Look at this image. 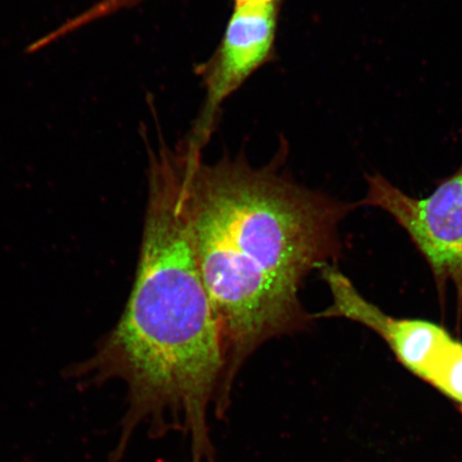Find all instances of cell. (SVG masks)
Instances as JSON below:
<instances>
[{"label": "cell", "mask_w": 462, "mask_h": 462, "mask_svg": "<svg viewBox=\"0 0 462 462\" xmlns=\"http://www.w3.org/2000/svg\"><path fill=\"white\" fill-rule=\"evenodd\" d=\"M277 16L279 0L235 5L221 45L202 69L205 101L192 131L182 143L189 152L202 153L223 103L273 55Z\"/></svg>", "instance_id": "obj_5"}, {"label": "cell", "mask_w": 462, "mask_h": 462, "mask_svg": "<svg viewBox=\"0 0 462 462\" xmlns=\"http://www.w3.org/2000/svg\"><path fill=\"white\" fill-rule=\"evenodd\" d=\"M143 0H100L87 10V15L92 22H96L108 15L115 14L120 10L130 9L141 4Z\"/></svg>", "instance_id": "obj_6"}, {"label": "cell", "mask_w": 462, "mask_h": 462, "mask_svg": "<svg viewBox=\"0 0 462 462\" xmlns=\"http://www.w3.org/2000/svg\"><path fill=\"white\" fill-rule=\"evenodd\" d=\"M273 2V0H234L235 5H251V4H263Z\"/></svg>", "instance_id": "obj_7"}, {"label": "cell", "mask_w": 462, "mask_h": 462, "mask_svg": "<svg viewBox=\"0 0 462 462\" xmlns=\"http://www.w3.org/2000/svg\"><path fill=\"white\" fill-rule=\"evenodd\" d=\"M461 412H462V407H461Z\"/></svg>", "instance_id": "obj_8"}, {"label": "cell", "mask_w": 462, "mask_h": 462, "mask_svg": "<svg viewBox=\"0 0 462 462\" xmlns=\"http://www.w3.org/2000/svg\"><path fill=\"white\" fill-rule=\"evenodd\" d=\"M321 273L332 304L320 317L344 318L366 327L383 339L404 368L462 407V340L436 322L384 313L357 291L337 264Z\"/></svg>", "instance_id": "obj_3"}, {"label": "cell", "mask_w": 462, "mask_h": 462, "mask_svg": "<svg viewBox=\"0 0 462 462\" xmlns=\"http://www.w3.org/2000/svg\"><path fill=\"white\" fill-rule=\"evenodd\" d=\"M196 260L217 318L228 383L269 340L304 330L300 289L342 255L339 226L356 205L240 159L206 163L176 147Z\"/></svg>", "instance_id": "obj_2"}, {"label": "cell", "mask_w": 462, "mask_h": 462, "mask_svg": "<svg viewBox=\"0 0 462 462\" xmlns=\"http://www.w3.org/2000/svg\"><path fill=\"white\" fill-rule=\"evenodd\" d=\"M148 183L140 259L124 313L96 354L66 374L87 386L115 379L128 386V409L109 462L123 459L143 424L152 439L182 432L190 462H216L209 414L226 417L233 386L195 257L175 149L150 153Z\"/></svg>", "instance_id": "obj_1"}, {"label": "cell", "mask_w": 462, "mask_h": 462, "mask_svg": "<svg viewBox=\"0 0 462 462\" xmlns=\"http://www.w3.org/2000/svg\"><path fill=\"white\" fill-rule=\"evenodd\" d=\"M360 206L378 208L406 231L430 265L440 299L455 292L462 322V164L423 199L412 198L381 173L366 175Z\"/></svg>", "instance_id": "obj_4"}]
</instances>
